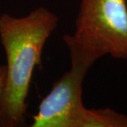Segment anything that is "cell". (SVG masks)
I'll use <instances>...</instances> for the list:
<instances>
[{"instance_id":"1","label":"cell","mask_w":127,"mask_h":127,"mask_svg":"<svg viewBox=\"0 0 127 127\" xmlns=\"http://www.w3.org/2000/svg\"><path fill=\"white\" fill-rule=\"evenodd\" d=\"M58 22L56 15L44 7L22 17L7 13L0 16V41L7 58L0 96V126L16 127L24 123L33 71L40 64L43 48Z\"/></svg>"},{"instance_id":"2","label":"cell","mask_w":127,"mask_h":127,"mask_svg":"<svg viewBox=\"0 0 127 127\" xmlns=\"http://www.w3.org/2000/svg\"><path fill=\"white\" fill-rule=\"evenodd\" d=\"M63 40L71 64L87 70L106 55L127 59V0H81L75 32Z\"/></svg>"},{"instance_id":"3","label":"cell","mask_w":127,"mask_h":127,"mask_svg":"<svg viewBox=\"0 0 127 127\" xmlns=\"http://www.w3.org/2000/svg\"><path fill=\"white\" fill-rule=\"evenodd\" d=\"M87 69L71 64L70 70L52 86L33 116L32 127H78L85 106L83 83Z\"/></svg>"},{"instance_id":"4","label":"cell","mask_w":127,"mask_h":127,"mask_svg":"<svg viewBox=\"0 0 127 127\" xmlns=\"http://www.w3.org/2000/svg\"><path fill=\"white\" fill-rule=\"evenodd\" d=\"M79 127H127V116L110 108L86 107L81 117Z\"/></svg>"},{"instance_id":"5","label":"cell","mask_w":127,"mask_h":127,"mask_svg":"<svg viewBox=\"0 0 127 127\" xmlns=\"http://www.w3.org/2000/svg\"><path fill=\"white\" fill-rule=\"evenodd\" d=\"M5 78H6V65H0V96L3 88Z\"/></svg>"}]
</instances>
